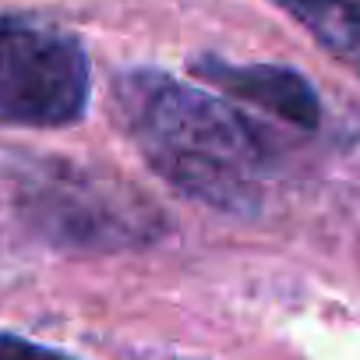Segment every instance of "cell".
<instances>
[{
    "label": "cell",
    "instance_id": "cell-5",
    "mask_svg": "<svg viewBox=\"0 0 360 360\" xmlns=\"http://www.w3.org/2000/svg\"><path fill=\"white\" fill-rule=\"evenodd\" d=\"M335 60L360 75V0H272Z\"/></svg>",
    "mask_w": 360,
    "mask_h": 360
},
{
    "label": "cell",
    "instance_id": "cell-6",
    "mask_svg": "<svg viewBox=\"0 0 360 360\" xmlns=\"http://www.w3.org/2000/svg\"><path fill=\"white\" fill-rule=\"evenodd\" d=\"M0 360H75L60 349L39 346L32 339H22L15 332H0Z\"/></svg>",
    "mask_w": 360,
    "mask_h": 360
},
{
    "label": "cell",
    "instance_id": "cell-1",
    "mask_svg": "<svg viewBox=\"0 0 360 360\" xmlns=\"http://www.w3.org/2000/svg\"><path fill=\"white\" fill-rule=\"evenodd\" d=\"M113 117L141 159L176 191L223 212H255L272 176V145L244 113L162 71H127Z\"/></svg>",
    "mask_w": 360,
    "mask_h": 360
},
{
    "label": "cell",
    "instance_id": "cell-3",
    "mask_svg": "<svg viewBox=\"0 0 360 360\" xmlns=\"http://www.w3.org/2000/svg\"><path fill=\"white\" fill-rule=\"evenodd\" d=\"M92 92L89 57L60 29L0 15V124L64 127Z\"/></svg>",
    "mask_w": 360,
    "mask_h": 360
},
{
    "label": "cell",
    "instance_id": "cell-4",
    "mask_svg": "<svg viewBox=\"0 0 360 360\" xmlns=\"http://www.w3.org/2000/svg\"><path fill=\"white\" fill-rule=\"evenodd\" d=\"M188 68L202 82H212L223 92L237 96L240 103H251V106H258V110L300 127V131H314L321 124V99H318L314 85L293 68H279V64H226L219 57H198Z\"/></svg>",
    "mask_w": 360,
    "mask_h": 360
},
{
    "label": "cell",
    "instance_id": "cell-2",
    "mask_svg": "<svg viewBox=\"0 0 360 360\" xmlns=\"http://www.w3.org/2000/svg\"><path fill=\"white\" fill-rule=\"evenodd\" d=\"M25 216L68 248H134L162 233V212L127 180L75 162H46L22 188Z\"/></svg>",
    "mask_w": 360,
    "mask_h": 360
}]
</instances>
